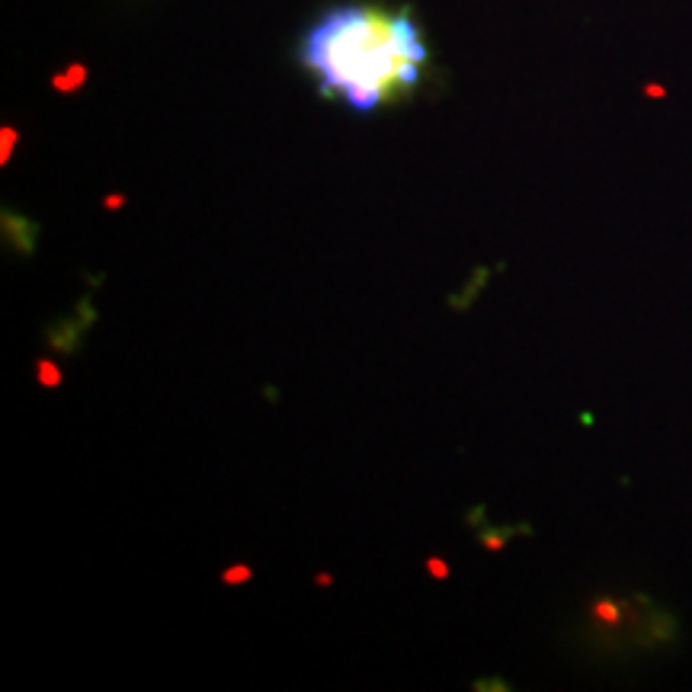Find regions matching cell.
<instances>
[{
    "label": "cell",
    "mask_w": 692,
    "mask_h": 692,
    "mask_svg": "<svg viewBox=\"0 0 692 692\" xmlns=\"http://www.w3.org/2000/svg\"><path fill=\"white\" fill-rule=\"evenodd\" d=\"M298 58L318 77L324 97L343 100L353 113H375L417 87L427 42L411 13L346 4L308 29Z\"/></svg>",
    "instance_id": "6da1fadb"
},
{
    "label": "cell",
    "mask_w": 692,
    "mask_h": 692,
    "mask_svg": "<svg viewBox=\"0 0 692 692\" xmlns=\"http://www.w3.org/2000/svg\"><path fill=\"white\" fill-rule=\"evenodd\" d=\"M4 241L17 250V254L29 257L36 254V244H39V225L33 222V218L26 215H17V212H4Z\"/></svg>",
    "instance_id": "7a4b0ae2"
},
{
    "label": "cell",
    "mask_w": 692,
    "mask_h": 692,
    "mask_svg": "<svg viewBox=\"0 0 692 692\" xmlns=\"http://www.w3.org/2000/svg\"><path fill=\"white\" fill-rule=\"evenodd\" d=\"M87 324H93V308L84 302V305H81V314H77V318H68V321H61L58 327L49 330V343L55 346V350L74 353L77 346H81V334L87 330Z\"/></svg>",
    "instance_id": "3957f363"
},
{
    "label": "cell",
    "mask_w": 692,
    "mask_h": 692,
    "mask_svg": "<svg viewBox=\"0 0 692 692\" xmlns=\"http://www.w3.org/2000/svg\"><path fill=\"white\" fill-rule=\"evenodd\" d=\"M87 77H90V71L81 65V61H74V65H68L65 71L52 77V87L58 93H74V90H81L87 84Z\"/></svg>",
    "instance_id": "277c9868"
},
{
    "label": "cell",
    "mask_w": 692,
    "mask_h": 692,
    "mask_svg": "<svg viewBox=\"0 0 692 692\" xmlns=\"http://www.w3.org/2000/svg\"><path fill=\"white\" fill-rule=\"evenodd\" d=\"M36 379L45 388H58L61 382H65V372H61L55 363H49V359H39V363H36Z\"/></svg>",
    "instance_id": "5b68a950"
},
{
    "label": "cell",
    "mask_w": 692,
    "mask_h": 692,
    "mask_svg": "<svg viewBox=\"0 0 692 692\" xmlns=\"http://www.w3.org/2000/svg\"><path fill=\"white\" fill-rule=\"evenodd\" d=\"M593 616L600 619L603 625H619V619H622V609L612 603V600H596V606H593Z\"/></svg>",
    "instance_id": "8992f818"
},
{
    "label": "cell",
    "mask_w": 692,
    "mask_h": 692,
    "mask_svg": "<svg viewBox=\"0 0 692 692\" xmlns=\"http://www.w3.org/2000/svg\"><path fill=\"white\" fill-rule=\"evenodd\" d=\"M17 138V129L4 125V132H0V164H10V151L17 148Z\"/></svg>",
    "instance_id": "52a82bcc"
},
{
    "label": "cell",
    "mask_w": 692,
    "mask_h": 692,
    "mask_svg": "<svg viewBox=\"0 0 692 692\" xmlns=\"http://www.w3.org/2000/svg\"><path fill=\"white\" fill-rule=\"evenodd\" d=\"M222 580L225 584H247L250 580V568H244V564H238V568H228V571H222Z\"/></svg>",
    "instance_id": "ba28073f"
},
{
    "label": "cell",
    "mask_w": 692,
    "mask_h": 692,
    "mask_svg": "<svg viewBox=\"0 0 692 692\" xmlns=\"http://www.w3.org/2000/svg\"><path fill=\"white\" fill-rule=\"evenodd\" d=\"M427 568H430V574H433L436 580H446V577H449V564H443L439 558H430Z\"/></svg>",
    "instance_id": "9c48e42d"
},
{
    "label": "cell",
    "mask_w": 692,
    "mask_h": 692,
    "mask_svg": "<svg viewBox=\"0 0 692 692\" xmlns=\"http://www.w3.org/2000/svg\"><path fill=\"white\" fill-rule=\"evenodd\" d=\"M122 202H125V196H119V193H116V196H109V199H106V209H119Z\"/></svg>",
    "instance_id": "30bf717a"
}]
</instances>
